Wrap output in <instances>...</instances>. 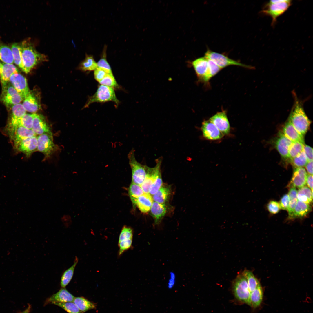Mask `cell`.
<instances>
[{"label":"cell","mask_w":313,"mask_h":313,"mask_svg":"<svg viewBox=\"0 0 313 313\" xmlns=\"http://www.w3.org/2000/svg\"><path fill=\"white\" fill-rule=\"evenodd\" d=\"M292 4L290 0H270L264 5L261 13L270 17L272 19V25L276 23L278 17L283 14Z\"/></svg>","instance_id":"obj_3"},{"label":"cell","mask_w":313,"mask_h":313,"mask_svg":"<svg viewBox=\"0 0 313 313\" xmlns=\"http://www.w3.org/2000/svg\"><path fill=\"white\" fill-rule=\"evenodd\" d=\"M290 162L295 168L305 166L308 161L303 150L296 156L290 160Z\"/></svg>","instance_id":"obj_41"},{"label":"cell","mask_w":313,"mask_h":313,"mask_svg":"<svg viewBox=\"0 0 313 313\" xmlns=\"http://www.w3.org/2000/svg\"><path fill=\"white\" fill-rule=\"evenodd\" d=\"M9 81L23 100L30 92L27 79L21 74L19 73L13 74L11 76Z\"/></svg>","instance_id":"obj_12"},{"label":"cell","mask_w":313,"mask_h":313,"mask_svg":"<svg viewBox=\"0 0 313 313\" xmlns=\"http://www.w3.org/2000/svg\"><path fill=\"white\" fill-rule=\"evenodd\" d=\"M304 145V143L299 141L292 143L289 151V158L290 160L296 156L303 150Z\"/></svg>","instance_id":"obj_39"},{"label":"cell","mask_w":313,"mask_h":313,"mask_svg":"<svg viewBox=\"0 0 313 313\" xmlns=\"http://www.w3.org/2000/svg\"><path fill=\"white\" fill-rule=\"evenodd\" d=\"M307 175L304 168H295L289 186L300 188L305 186Z\"/></svg>","instance_id":"obj_18"},{"label":"cell","mask_w":313,"mask_h":313,"mask_svg":"<svg viewBox=\"0 0 313 313\" xmlns=\"http://www.w3.org/2000/svg\"><path fill=\"white\" fill-rule=\"evenodd\" d=\"M163 185L161 173L156 177L150 188L149 194L151 195L155 194L159 189Z\"/></svg>","instance_id":"obj_47"},{"label":"cell","mask_w":313,"mask_h":313,"mask_svg":"<svg viewBox=\"0 0 313 313\" xmlns=\"http://www.w3.org/2000/svg\"><path fill=\"white\" fill-rule=\"evenodd\" d=\"M33 123L32 130L36 134L39 135L47 134L52 135L50 126L44 117L42 115L34 113Z\"/></svg>","instance_id":"obj_14"},{"label":"cell","mask_w":313,"mask_h":313,"mask_svg":"<svg viewBox=\"0 0 313 313\" xmlns=\"http://www.w3.org/2000/svg\"><path fill=\"white\" fill-rule=\"evenodd\" d=\"M22 105L26 111L32 113L36 112L41 108L37 98L30 92L23 99Z\"/></svg>","instance_id":"obj_23"},{"label":"cell","mask_w":313,"mask_h":313,"mask_svg":"<svg viewBox=\"0 0 313 313\" xmlns=\"http://www.w3.org/2000/svg\"><path fill=\"white\" fill-rule=\"evenodd\" d=\"M209 120L216 126L223 135L229 133L230 126L225 111L218 112L210 118Z\"/></svg>","instance_id":"obj_13"},{"label":"cell","mask_w":313,"mask_h":313,"mask_svg":"<svg viewBox=\"0 0 313 313\" xmlns=\"http://www.w3.org/2000/svg\"><path fill=\"white\" fill-rule=\"evenodd\" d=\"M313 192L308 187L304 186L300 188L297 192V199L298 201L310 204L312 202Z\"/></svg>","instance_id":"obj_33"},{"label":"cell","mask_w":313,"mask_h":313,"mask_svg":"<svg viewBox=\"0 0 313 313\" xmlns=\"http://www.w3.org/2000/svg\"><path fill=\"white\" fill-rule=\"evenodd\" d=\"M311 209V207L309 204L298 200L294 208L293 219L305 217Z\"/></svg>","instance_id":"obj_32"},{"label":"cell","mask_w":313,"mask_h":313,"mask_svg":"<svg viewBox=\"0 0 313 313\" xmlns=\"http://www.w3.org/2000/svg\"><path fill=\"white\" fill-rule=\"evenodd\" d=\"M110 101L114 102L117 105L119 103L113 88L100 85L95 94L89 98L84 107H88L94 102L104 103Z\"/></svg>","instance_id":"obj_4"},{"label":"cell","mask_w":313,"mask_h":313,"mask_svg":"<svg viewBox=\"0 0 313 313\" xmlns=\"http://www.w3.org/2000/svg\"><path fill=\"white\" fill-rule=\"evenodd\" d=\"M11 119H17L20 118L26 114V110L22 104L19 103L12 108Z\"/></svg>","instance_id":"obj_45"},{"label":"cell","mask_w":313,"mask_h":313,"mask_svg":"<svg viewBox=\"0 0 313 313\" xmlns=\"http://www.w3.org/2000/svg\"><path fill=\"white\" fill-rule=\"evenodd\" d=\"M37 150L48 158L56 150V146L53 141L52 135L44 134L37 137Z\"/></svg>","instance_id":"obj_10"},{"label":"cell","mask_w":313,"mask_h":313,"mask_svg":"<svg viewBox=\"0 0 313 313\" xmlns=\"http://www.w3.org/2000/svg\"><path fill=\"white\" fill-rule=\"evenodd\" d=\"M0 60L4 63L12 64L14 58L11 48L0 41Z\"/></svg>","instance_id":"obj_28"},{"label":"cell","mask_w":313,"mask_h":313,"mask_svg":"<svg viewBox=\"0 0 313 313\" xmlns=\"http://www.w3.org/2000/svg\"><path fill=\"white\" fill-rule=\"evenodd\" d=\"M292 94L294 102L288 120L298 132L303 136L308 130L311 121L306 115L301 102L294 92Z\"/></svg>","instance_id":"obj_2"},{"label":"cell","mask_w":313,"mask_h":313,"mask_svg":"<svg viewBox=\"0 0 313 313\" xmlns=\"http://www.w3.org/2000/svg\"><path fill=\"white\" fill-rule=\"evenodd\" d=\"M0 79L2 84L9 81L10 78L13 74L18 73L16 67L12 64L3 63Z\"/></svg>","instance_id":"obj_27"},{"label":"cell","mask_w":313,"mask_h":313,"mask_svg":"<svg viewBox=\"0 0 313 313\" xmlns=\"http://www.w3.org/2000/svg\"><path fill=\"white\" fill-rule=\"evenodd\" d=\"M233 290L235 298L240 301L250 305L251 292L246 279L242 274H239L234 281Z\"/></svg>","instance_id":"obj_6"},{"label":"cell","mask_w":313,"mask_h":313,"mask_svg":"<svg viewBox=\"0 0 313 313\" xmlns=\"http://www.w3.org/2000/svg\"><path fill=\"white\" fill-rule=\"evenodd\" d=\"M267 208L269 211L273 214L278 213L281 209L279 203L274 201H271L268 203Z\"/></svg>","instance_id":"obj_49"},{"label":"cell","mask_w":313,"mask_h":313,"mask_svg":"<svg viewBox=\"0 0 313 313\" xmlns=\"http://www.w3.org/2000/svg\"><path fill=\"white\" fill-rule=\"evenodd\" d=\"M242 274L247 280L248 288L251 292L260 285L259 281L252 272L245 270Z\"/></svg>","instance_id":"obj_37"},{"label":"cell","mask_w":313,"mask_h":313,"mask_svg":"<svg viewBox=\"0 0 313 313\" xmlns=\"http://www.w3.org/2000/svg\"><path fill=\"white\" fill-rule=\"evenodd\" d=\"M78 261V258L76 257L73 265L63 272L60 280V285L62 287H65L72 280Z\"/></svg>","instance_id":"obj_29"},{"label":"cell","mask_w":313,"mask_h":313,"mask_svg":"<svg viewBox=\"0 0 313 313\" xmlns=\"http://www.w3.org/2000/svg\"><path fill=\"white\" fill-rule=\"evenodd\" d=\"M153 201L149 193H144L137 199L135 206L136 205L142 212L146 213L150 210Z\"/></svg>","instance_id":"obj_24"},{"label":"cell","mask_w":313,"mask_h":313,"mask_svg":"<svg viewBox=\"0 0 313 313\" xmlns=\"http://www.w3.org/2000/svg\"><path fill=\"white\" fill-rule=\"evenodd\" d=\"M293 142L282 133L279 134L275 143L276 149L284 159L289 158V151L290 147Z\"/></svg>","instance_id":"obj_17"},{"label":"cell","mask_w":313,"mask_h":313,"mask_svg":"<svg viewBox=\"0 0 313 313\" xmlns=\"http://www.w3.org/2000/svg\"><path fill=\"white\" fill-rule=\"evenodd\" d=\"M132 239L118 242L119 255H121L125 251L129 249L132 245Z\"/></svg>","instance_id":"obj_48"},{"label":"cell","mask_w":313,"mask_h":313,"mask_svg":"<svg viewBox=\"0 0 313 313\" xmlns=\"http://www.w3.org/2000/svg\"><path fill=\"white\" fill-rule=\"evenodd\" d=\"M191 63L198 78L202 81L208 70V59L204 57L199 58L193 61Z\"/></svg>","instance_id":"obj_19"},{"label":"cell","mask_w":313,"mask_h":313,"mask_svg":"<svg viewBox=\"0 0 313 313\" xmlns=\"http://www.w3.org/2000/svg\"><path fill=\"white\" fill-rule=\"evenodd\" d=\"M97 68V63L92 55L86 54L85 59L79 65L80 69L83 71L94 70Z\"/></svg>","instance_id":"obj_35"},{"label":"cell","mask_w":313,"mask_h":313,"mask_svg":"<svg viewBox=\"0 0 313 313\" xmlns=\"http://www.w3.org/2000/svg\"><path fill=\"white\" fill-rule=\"evenodd\" d=\"M37 137L35 136L22 140L14 147L28 157L37 150Z\"/></svg>","instance_id":"obj_15"},{"label":"cell","mask_w":313,"mask_h":313,"mask_svg":"<svg viewBox=\"0 0 313 313\" xmlns=\"http://www.w3.org/2000/svg\"><path fill=\"white\" fill-rule=\"evenodd\" d=\"M128 193L133 205L135 207L137 199L144 193L140 185L132 183L128 189Z\"/></svg>","instance_id":"obj_36"},{"label":"cell","mask_w":313,"mask_h":313,"mask_svg":"<svg viewBox=\"0 0 313 313\" xmlns=\"http://www.w3.org/2000/svg\"><path fill=\"white\" fill-rule=\"evenodd\" d=\"M133 149L128 154L129 163L132 172V182L141 185L145 180L147 174L148 166L143 165L136 159Z\"/></svg>","instance_id":"obj_5"},{"label":"cell","mask_w":313,"mask_h":313,"mask_svg":"<svg viewBox=\"0 0 313 313\" xmlns=\"http://www.w3.org/2000/svg\"><path fill=\"white\" fill-rule=\"evenodd\" d=\"M7 129L9 136L13 141L14 147L22 140L36 135L32 129H27L21 125H8Z\"/></svg>","instance_id":"obj_9"},{"label":"cell","mask_w":313,"mask_h":313,"mask_svg":"<svg viewBox=\"0 0 313 313\" xmlns=\"http://www.w3.org/2000/svg\"><path fill=\"white\" fill-rule=\"evenodd\" d=\"M20 45L23 71L26 73L29 72L38 63L46 60V56L37 51L30 39L24 40Z\"/></svg>","instance_id":"obj_1"},{"label":"cell","mask_w":313,"mask_h":313,"mask_svg":"<svg viewBox=\"0 0 313 313\" xmlns=\"http://www.w3.org/2000/svg\"><path fill=\"white\" fill-rule=\"evenodd\" d=\"M31 308V306L30 305H29L26 310L21 313H29L30 311Z\"/></svg>","instance_id":"obj_57"},{"label":"cell","mask_w":313,"mask_h":313,"mask_svg":"<svg viewBox=\"0 0 313 313\" xmlns=\"http://www.w3.org/2000/svg\"><path fill=\"white\" fill-rule=\"evenodd\" d=\"M204 57L213 61L221 69L230 65L239 66L250 69H252L254 68L240 63L223 54L214 52L209 49H207Z\"/></svg>","instance_id":"obj_7"},{"label":"cell","mask_w":313,"mask_h":313,"mask_svg":"<svg viewBox=\"0 0 313 313\" xmlns=\"http://www.w3.org/2000/svg\"><path fill=\"white\" fill-rule=\"evenodd\" d=\"M60 220L63 225L67 228L69 227L72 223V218L68 214H65L62 215Z\"/></svg>","instance_id":"obj_52"},{"label":"cell","mask_w":313,"mask_h":313,"mask_svg":"<svg viewBox=\"0 0 313 313\" xmlns=\"http://www.w3.org/2000/svg\"><path fill=\"white\" fill-rule=\"evenodd\" d=\"M208 59L209 65L208 72L202 81L205 83L208 82L212 77L216 74L221 69L213 61Z\"/></svg>","instance_id":"obj_42"},{"label":"cell","mask_w":313,"mask_h":313,"mask_svg":"<svg viewBox=\"0 0 313 313\" xmlns=\"http://www.w3.org/2000/svg\"><path fill=\"white\" fill-rule=\"evenodd\" d=\"M156 162V165L154 167L150 168L148 166L146 177L140 185L144 193H149L151 185L158 174L161 172V159H157Z\"/></svg>","instance_id":"obj_11"},{"label":"cell","mask_w":313,"mask_h":313,"mask_svg":"<svg viewBox=\"0 0 313 313\" xmlns=\"http://www.w3.org/2000/svg\"><path fill=\"white\" fill-rule=\"evenodd\" d=\"M307 172L309 174H313V161H308L305 165Z\"/></svg>","instance_id":"obj_56"},{"label":"cell","mask_w":313,"mask_h":313,"mask_svg":"<svg viewBox=\"0 0 313 313\" xmlns=\"http://www.w3.org/2000/svg\"><path fill=\"white\" fill-rule=\"evenodd\" d=\"M133 231L130 227L126 226L123 227L119 236V242L122 241L132 239Z\"/></svg>","instance_id":"obj_46"},{"label":"cell","mask_w":313,"mask_h":313,"mask_svg":"<svg viewBox=\"0 0 313 313\" xmlns=\"http://www.w3.org/2000/svg\"><path fill=\"white\" fill-rule=\"evenodd\" d=\"M283 133L293 142L299 141L304 143L303 136L298 132L288 120L283 127Z\"/></svg>","instance_id":"obj_22"},{"label":"cell","mask_w":313,"mask_h":313,"mask_svg":"<svg viewBox=\"0 0 313 313\" xmlns=\"http://www.w3.org/2000/svg\"><path fill=\"white\" fill-rule=\"evenodd\" d=\"M290 202L289 198L287 194L284 195L281 198L279 203L280 208L287 210Z\"/></svg>","instance_id":"obj_51"},{"label":"cell","mask_w":313,"mask_h":313,"mask_svg":"<svg viewBox=\"0 0 313 313\" xmlns=\"http://www.w3.org/2000/svg\"><path fill=\"white\" fill-rule=\"evenodd\" d=\"M53 304L60 307L69 313H83L73 302L54 303Z\"/></svg>","instance_id":"obj_43"},{"label":"cell","mask_w":313,"mask_h":313,"mask_svg":"<svg viewBox=\"0 0 313 313\" xmlns=\"http://www.w3.org/2000/svg\"><path fill=\"white\" fill-rule=\"evenodd\" d=\"M74 298L65 287H62L57 293L47 299L46 303L73 302Z\"/></svg>","instance_id":"obj_20"},{"label":"cell","mask_w":313,"mask_h":313,"mask_svg":"<svg viewBox=\"0 0 313 313\" xmlns=\"http://www.w3.org/2000/svg\"><path fill=\"white\" fill-rule=\"evenodd\" d=\"M99 83L101 85L113 88L119 86L113 74L108 73Z\"/></svg>","instance_id":"obj_44"},{"label":"cell","mask_w":313,"mask_h":313,"mask_svg":"<svg viewBox=\"0 0 313 313\" xmlns=\"http://www.w3.org/2000/svg\"><path fill=\"white\" fill-rule=\"evenodd\" d=\"M170 278L168 284V287L170 289H172L174 287L175 283V276L174 274L171 272L170 273Z\"/></svg>","instance_id":"obj_54"},{"label":"cell","mask_w":313,"mask_h":313,"mask_svg":"<svg viewBox=\"0 0 313 313\" xmlns=\"http://www.w3.org/2000/svg\"><path fill=\"white\" fill-rule=\"evenodd\" d=\"M165 204H161L153 201L150 209L151 215L153 218L155 223L158 224L165 216L167 212Z\"/></svg>","instance_id":"obj_21"},{"label":"cell","mask_w":313,"mask_h":313,"mask_svg":"<svg viewBox=\"0 0 313 313\" xmlns=\"http://www.w3.org/2000/svg\"><path fill=\"white\" fill-rule=\"evenodd\" d=\"M2 84L1 100L8 108L20 103L23 100L9 81Z\"/></svg>","instance_id":"obj_8"},{"label":"cell","mask_w":313,"mask_h":313,"mask_svg":"<svg viewBox=\"0 0 313 313\" xmlns=\"http://www.w3.org/2000/svg\"><path fill=\"white\" fill-rule=\"evenodd\" d=\"M2 63H1L0 62V73H1V69H2Z\"/></svg>","instance_id":"obj_58"},{"label":"cell","mask_w":313,"mask_h":313,"mask_svg":"<svg viewBox=\"0 0 313 313\" xmlns=\"http://www.w3.org/2000/svg\"><path fill=\"white\" fill-rule=\"evenodd\" d=\"M170 194L171 188L170 186L163 184L153 195L152 198L154 201L161 204H165L168 199Z\"/></svg>","instance_id":"obj_25"},{"label":"cell","mask_w":313,"mask_h":313,"mask_svg":"<svg viewBox=\"0 0 313 313\" xmlns=\"http://www.w3.org/2000/svg\"><path fill=\"white\" fill-rule=\"evenodd\" d=\"M201 130L203 137L210 140H216L221 138L223 135L216 126L209 120L204 121L202 123Z\"/></svg>","instance_id":"obj_16"},{"label":"cell","mask_w":313,"mask_h":313,"mask_svg":"<svg viewBox=\"0 0 313 313\" xmlns=\"http://www.w3.org/2000/svg\"><path fill=\"white\" fill-rule=\"evenodd\" d=\"M107 48L106 46L104 47L101 58L97 63V67L103 69L108 73L112 74L111 67L107 60Z\"/></svg>","instance_id":"obj_40"},{"label":"cell","mask_w":313,"mask_h":313,"mask_svg":"<svg viewBox=\"0 0 313 313\" xmlns=\"http://www.w3.org/2000/svg\"><path fill=\"white\" fill-rule=\"evenodd\" d=\"M297 194V191L296 188L290 187L288 194L290 202L287 210L288 212V218L290 219H293L294 208L298 201Z\"/></svg>","instance_id":"obj_34"},{"label":"cell","mask_w":313,"mask_h":313,"mask_svg":"<svg viewBox=\"0 0 313 313\" xmlns=\"http://www.w3.org/2000/svg\"><path fill=\"white\" fill-rule=\"evenodd\" d=\"M313 175H307L306 179V183L308 186L310 188L312 192H313Z\"/></svg>","instance_id":"obj_55"},{"label":"cell","mask_w":313,"mask_h":313,"mask_svg":"<svg viewBox=\"0 0 313 313\" xmlns=\"http://www.w3.org/2000/svg\"><path fill=\"white\" fill-rule=\"evenodd\" d=\"M108 73L103 69L97 67L94 70V76L95 79L99 82Z\"/></svg>","instance_id":"obj_50"},{"label":"cell","mask_w":313,"mask_h":313,"mask_svg":"<svg viewBox=\"0 0 313 313\" xmlns=\"http://www.w3.org/2000/svg\"><path fill=\"white\" fill-rule=\"evenodd\" d=\"M83 313L91 309H95L97 305L83 297H75L73 302Z\"/></svg>","instance_id":"obj_30"},{"label":"cell","mask_w":313,"mask_h":313,"mask_svg":"<svg viewBox=\"0 0 313 313\" xmlns=\"http://www.w3.org/2000/svg\"><path fill=\"white\" fill-rule=\"evenodd\" d=\"M303 151L308 161H313V149L310 146L304 145Z\"/></svg>","instance_id":"obj_53"},{"label":"cell","mask_w":313,"mask_h":313,"mask_svg":"<svg viewBox=\"0 0 313 313\" xmlns=\"http://www.w3.org/2000/svg\"><path fill=\"white\" fill-rule=\"evenodd\" d=\"M11 48L13 57L14 63L23 71V66L20 43H14L12 45Z\"/></svg>","instance_id":"obj_38"},{"label":"cell","mask_w":313,"mask_h":313,"mask_svg":"<svg viewBox=\"0 0 313 313\" xmlns=\"http://www.w3.org/2000/svg\"><path fill=\"white\" fill-rule=\"evenodd\" d=\"M33 114H26L23 116L17 119H11L9 125H21L27 129H32L33 123Z\"/></svg>","instance_id":"obj_26"},{"label":"cell","mask_w":313,"mask_h":313,"mask_svg":"<svg viewBox=\"0 0 313 313\" xmlns=\"http://www.w3.org/2000/svg\"><path fill=\"white\" fill-rule=\"evenodd\" d=\"M263 295V290L260 285L251 292L250 306L254 308L258 307L261 303Z\"/></svg>","instance_id":"obj_31"}]
</instances>
